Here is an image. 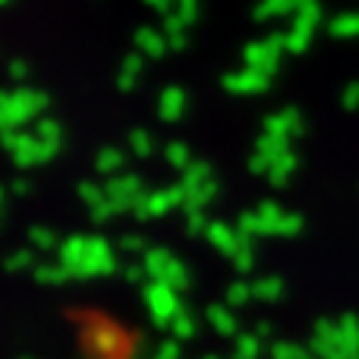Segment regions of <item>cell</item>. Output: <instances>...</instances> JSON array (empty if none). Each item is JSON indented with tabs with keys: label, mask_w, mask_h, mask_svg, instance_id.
Masks as SVG:
<instances>
[]
</instances>
